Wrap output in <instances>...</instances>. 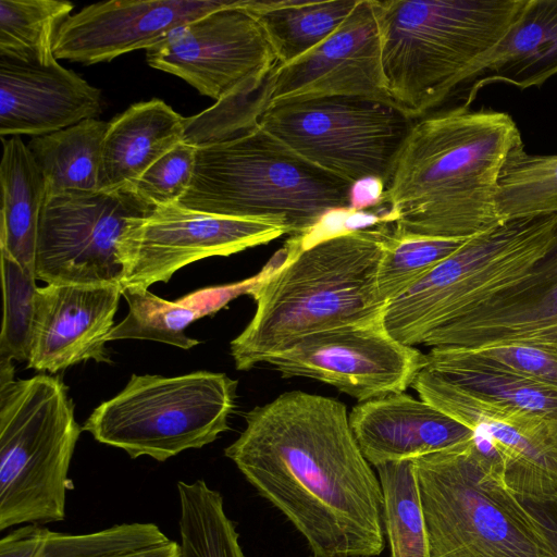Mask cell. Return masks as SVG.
<instances>
[{
  "label": "cell",
  "instance_id": "26",
  "mask_svg": "<svg viewBox=\"0 0 557 557\" xmlns=\"http://www.w3.org/2000/svg\"><path fill=\"white\" fill-rule=\"evenodd\" d=\"M357 3L358 0H244L243 8L261 27L278 65H285L331 36Z\"/></svg>",
  "mask_w": 557,
  "mask_h": 557
},
{
  "label": "cell",
  "instance_id": "21",
  "mask_svg": "<svg viewBox=\"0 0 557 557\" xmlns=\"http://www.w3.org/2000/svg\"><path fill=\"white\" fill-rule=\"evenodd\" d=\"M349 423L370 465L413 460L459 446L473 431L436 407L405 393L358 403Z\"/></svg>",
  "mask_w": 557,
  "mask_h": 557
},
{
  "label": "cell",
  "instance_id": "32",
  "mask_svg": "<svg viewBox=\"0 0 557 557\" xmlns=\"http://www.w3.org/2000/svg\"><path fill=\"white\" fill-rule=\"evenodd\" d=\"M178 543L150 522L115 524L85 534L50 531L38 557H177Z\"/></svg>",
  "mask_w": 557,
  "mask_h": 557
},
{
  "label": "cell",
  "instance_id": "30",
  "mask_svg": "<svg viewBox=\"0 0 557 557\" xmlns=\"http://www.w3.org/2000/svg\"><path fill=\"white\" fill-rule=\"evenodd\" d=\"M374 468L383 494L382 515L391 557H430L414 461H392Z\"/></svg>",
  "mask_w": 557,
  "mask_h": 557
},
{
  "label": "cell",
  "instance_id": "19",
  "mask_svg": "<svg viewBox=\"0 0 557 557\" xmlns=\"http://www.w3.org/2000/svg\"><path fill=\"white\" fill-rule=\"evenodd\" d=\"M121 296L120 284L38 287L27 367L55 373L89 359L111 362L104 339Z\"/></svg>",
  "mask_w": 557,
  "mask_h": 557
},
{
  "label": "cell",
  "instance_id": "38",
  "mask_svg": "<svg viewBox=\"0 0 557 557\" xmlns=\"http://www.w3.org/2000/svg\"><path fill=\"white\" fill-rule=\"evenodd\" d=\"M49 532L35 523L10 532L0 541V557H38Z\"/></svg>",
  "mask_w": 557,
  "mask_h": 557
},
{
  "label": "cell",
  "instance_id": "12",
  "mask_svg": "<svg viewBox=\"0 0 557 557\" xmlns=\"http://www.w3.org/2000/svg\"><path fill=\"white\" fill-rule=\"evenodd\" d=\"M244 0L183 24L146 50L150 66L216 101L258 91L278 64Z\"/></svg>",
  "mask_w": 557,
  "mask_h": 557
},
{
  "label": "cell",
  "instance_id": "34",
  "mask_svg": "<svg viewBox=\"0 0 557 557\" xmlns=\"http://www.w3.org/2000/svg\"><path fill=\"white\" fill-rule=\"evenodd\" d=\"M468 238L395 236L389 225L377 271L382 301L399 297L437 264L457 251Z\"/></svg>",
  "mask_w": 557,
  "mask_h": 557
},
{
  "label": "cell",
  "instance_id": "28",
  "mask_svg": "<svg viewBox=\"0 0 557 557\" xmlns=\"http://www.w3.org/2000/svg\"><path fill=\"white\" fill-rule=\"evenodd\" d=\"M108 126L109 122L89 119L29 140L27 147L44 176L47 196L99 191Z\"/></svg>",
  "mask_w": 557,
  "mask_h": 557
},
{
  "label": "cell",
  "instance_id": "10",
  "mask_svg": "<svg viewBox=\"0 0 557 557\" xmlns=\"http://www.w3.org/2000/svg\"><path fill=\"white\" fill-rule=\"evenodd\" d=\"M413 123L398 108L357 97H320L265 110L258 125L312 165L354 185L387 184Z\"/></svg>",
  "mask_w": 557,
  "mask_h": 557
},
{
  "label": "cell",
  "instance_id": "27",
  "mask_svg": "<svg viewBox=\"0 0 557 557\" xmlns=\"http://www.w3.org/2000/svg\"><path fill=\"white\" fill-rule=\"evenodd\" d=\"M424 369L499 404L557 420V387L483 362L456 348H431Z\"/></svg>",
  "mask_w": 557,
  "mask_h": 557
},
{
  "label": "cell",
  "instance_id": "8",
  "mask_svg": "<svg viewBox=\"0 0 557 557\" xmlns=\"http://www.w3.org/2000/svg\"><path fill=\"white\" fill-rule=\"evenodd\" d=\"M557 214L503 221L468 238L417 284L387 302L384 325L398 342L423 345L458 320L522 281L548 250Z\"/></svg>",
  "mask_w": 557,
  "mask_h": 557
},
{
  "label": "cell",
  "instance_id": "31",
  "mask_svg": "<svg viewBox=\"0 0 557 557\" xmlns=\"http://www.w3.org/2000/svg\"><path fill=\"white\" fill-rule=\"evenodd\" d=\"M73 8L62 0H1L0 55L40 64L57 61L55 35Z\"/></svg>",
  "mask_w": 557,
  "mask_h": 557
},
{
  "label": "cell",
  "instance_id": "5",
  "mask_svg": "<svg viewBox=\"0 0 557 557\" xmlns=\"http://www.w3.org/2000/svg\"><path fill=\"white\" fill-rule=\"evenodd\" d=\"M352 185L307 162L258 124L197 148L177 205L205 213L278 223L308 236L332 211L351 209Z\"/></svg>",
  "mask_w": 557,
  "mask_h": 557
},
{
  "label": "cell",
  "instance_id": "37",
  "mask_svg": "<svg viewBox=\"0 0 557 557\" xmlns=\"http://www.w3.org/2000/svg\"><path fill=\"white\" fill-rule=\"evenodd\" d=\"M456 349L506 371L557 387V351L553 349L523 343Z\"/></svg>",
  "mask_w": 557,
  "mask_h": 557
},
{
  "label": "cell",
  "instance_id": "11",
  "mask_svg": "<svg viewBox=\"0 0 557 557\" xmlns=\"http://www.w3.org/2000/svg\"><path fill=\"white\" fill-rule=\"evenodd\" d=\"M152 206L133 189L70 191L46 197L35 258L36 280L47 284H120L122 234Z\"/></svg>",
  "mask_w": 557,
  "mask_h": 557
},
{
  "label": "cell",
  "instance_id": "20",
  "mask_svg": "<svg viewBox=\"0 0 557 557\" xmlns=\"http://www.w3.org/2000/svg\"><path fill=\"white\" fill-rule=\"evenodd\" d=\"M101 92L60 65L0 55L1 136H42L97 119Z\"/></svg>",
  "mask_w": 557,
  "mask_h": 557
},
{
  "label": "cell",
  "instance_id": "36",
  "mask_svg": "<svg viewBox=\"0 0 557 557\" xmlns=\"http://www.w3.org/2000/svg\"><path fill=\"white\" fill-rule=\"evenodd\" d=\"M196 152V147L180 143L141 174L134 191L152 207L177 203L193 180Z\"/></svg>",
  "mask_w": 557,
  "mask_h": 557
},
{
  "label": "cell",
  "instance_id": "6",
  "mask_svg": "<svg viewBox=\"0 0 557 557\" xmlns=\"http://www.w3.org/2000/svg\"><path fill=\"white\" fill-rule=\"evenodd\" d=\"M413 461L430 557H550L542 527L473 437Z\"/></svg>",
  "mask_w": 557,
  "mask_h": 557
},
{
  "label": "cell",
  "instance_id": "13",
  "mask_svg": "<svg viewBox=\"0 0 557 557\" xmlns=\"http://www.w3.org/2000/svg\"><path fill=\"white\" fill-rule=\"evenodd\" d=\"M286 230L278 223L199 212L177 203L154 207L128 221L120 244L122 288L168 283L195 261L268 244Z\"/></svg>",
  "mask_w": 557,
  "mask_h": 557
},
{
  "label": "cell",
  "instance_id": "7",
  "mask_svg": "<svg viewBox=\"0 0 557 557\" xmlns=\"http://www.w3.org/2000/svg\"><path fill=\"white\" fill-rule=\"evenodd\" d=\"M83 428L60 376L0 382V530L65 517L69 470Z\"/></svg>",
  "mask_w": 557,
  "mask_h": 557
},
{
  "label": "cell",
  "instance_id": "33",
  "mask_svg": "<svg viewBox=\"0 0 557 557\" xmlns=\"http://www.w3.org/2000/svg\"><path fill=\"white\" fill-rule=\"evenodd\" d=\"M497 209L502 221L557 214V154L516 148L499 178Z\"/></svg>",
  "mask_w": 557,
  "mask_h": 557
},
{
  "label": "cell",
  "instance_id": "15",
  "mask_svg": "<svg viewBox=\"0 0 557 557\" xmlns=\"http://www.w3.org/2000/svg\"><path fill=\"white\" fill-rule=\"evenodd\" d=\"M282 377L327 383L359 403L405 393L425 366V354L394 338L384 315L304 337L271 357Z\"/></svg>",
  "mask_w": 557,
  "mask_h": 557
},
{
  "label": "cell",
  "instance_id": "16",
  "mask_svg": "<svg viewBox=\"0 0 557 557\" xmlns=\"http://www.w3.org/2000/svg\"><path fill=\"white\" fill-rule=\"evenodd\" d=\"M381 33L374 0H358L341 26L315 48L265 81L267 109L312 98L357 97L397 106L382 70Z\"/></svg>",
  "mask_w": 557,
  "mask_h": 557
},
{
  "label": "cell",
  "instance_id": "25",
  "mask_svg": "<svg viewBox=\"0 0 557 557\" xmlns=\"http://www.w3.org/2000/svg\"><path fill=\"white\" fill-rule=\"evenodd\" d=\"M0 252L35 273L38 228L47 190L20 136L2 138Z\"/></svg>",
  "mask_w": 557,
  "mask_h": 557
},
{
  "label": "cell",
  "instance_id": "29",
  "mask_svg": "<svg viewBox=\"0 0 557 557\" xmlns=\"http://www.w3.org/2000/svg\"><path fill=\"white\" fill-rule=\"evenodd\" d=\"M180 542L177 557H245L222 495L199 479L177 482Z\"/></svg>",
  "mask_w": 557,
  "mask_h": 557
},
{
  "label": "cell",
  "instance_id": "17",
  "mask_svg": "<svg viewBox=\"0 0 557 557\" xmlns=\"http://www.w3.org/2000/svg\"><path fill=\"white\" fill-rule=\"evenodd\" d=\"M234 0H111L84 7L60 25L55 59L108 62L149 49L172 29L228 7Z\"/></svg>",
  "mask_w": 557,
  "mask_h": 557
},
{
  "label": "cell",
  "instance_id": "4",
  "mask_svg": "<svg viewBox=\"0 0 557 557\" xmlns=\"http://www.w3.org/2000/svg\"><path fill=\"white\" fill-rule=\"evenodd\" d=\"M386 89L411 120L466 84L507 34L525 0H374Z\"/></svg>",
  "mask_w": 557,
  "mask_h": 557
},
{
  "label": "cell",
  "instance_id": "39",
  "mask_svg": "<svg viewBox=\"0 0 557 557\" xmlns=\"http://www.w3.org/2000/svg\"><path fill=\"white\" fill-rule=\"evenodd\" d=\"M523 503L542 527L550 557H557V497L545 503Z\"/></svg>",
  "mask_w": 557,
  "mask_h": 557
},
{
  "label": "cell",
  "instance_id": "40",
  "mask_svg": "<svg viewBox=\"0 0 557 557\" xmlns=\"http://www.w3.org/2000/svg\"><path fill=\"white\" fill-rule=\"evenodd\" d=\"M384 184L376 178H366L352 185L350 191L351 209L364 212L380 206Z\"/></svg>",
  "mask_w": 557,
  "mask_h": 557
},
{
  "label": "cell",
  "instance_id": "24",
  "mask_svg": "<svg viewBox=\"0 0 557 557\" xmlns=\"http://www.w3.org/2000/svg\"><path fill=\"white\" fill-rule=\"evenodd\" d=\"M256 278L203 287L174 301L163 299L149 289L122 288L128 312L122 322L114 325L104 341L148 339L189 349L198 345L199 341L186 335L187 326L200 318L215 313L238 295L249 294Z\"/></svg>",
  "mask_w": 557,
  "mask_h": 557
},
{
  "label": "cell",
  "instance_id": "23",
  "mask_svg": "<svg viewBox=\"0 0 557 557\" xmlns=\"http://www.w3.org/2000/svg\"><path fill=\"white\" fill-rule=\"evenodd\" d=\"M185 117L153 98L109 122L102 144L99 190L132 187L158 159L184 141Z\"/></svg>",
  "mask_w": 557,
  "mask_h": 557
},
{
  "label": "cell",
  "instance_id": "3",
  "mask_svg": "<svg viewBox=\"0 0 557 557\" xmlns=\"http://www.w3.org/2000/svg\"><path fill=\"white\" fill-rule=\"evenodd\" d=\"M389 224L344 231L309 245L293 238L292 253L257 276L256 311L231 342L237 370L247 371L304 337L384 315L377 271Z\"/></svg>",
  "mask_w": 557,
  "mask_h": 557
},
{
  "label": "cell",
  "instance_id": "35",
  "mask_svg": "<svg viewBox=\"0 0 557 557\" xmlns=\"http://www.w3.org/2000/svg\"><path fill=\"white\" fill-rule=\"evenodd\" d=\"M3 320L0 333V359L27 361L30 354L35 312V273L1 253Z\"/></svg>",
  "mask_w": 557,
  "mask_h": 557
},
{
  "label": "cell",
  "instance_id": "14",
  "mask_svg": "<svg viewBox=\"0 0 557 557\" xmlns=\"http://www.w3.org/2000/svg\"><path fill=\"white\" fill-rule=\"evenodd\" d=\"M411 386L419 398L490 440L506 485L522 502L557 497V420L491 400L424 368Z\"/></svg>",
  "mask_w": 557,
  "mask_h": 557
},
{
  "label": "cell",
  "instance_id": "2",
  "mask_svg": "<svg viewBox=\"0 0 557 557\" xmlns=\"http://www.w3.org/2000/svg\"><path fill=\"white\" fill-rule=\"evenodd\" d=\"M523 145L506 112L462 104L414 120L377 208L395 236L470 238L502 223L499 178Z\"/></svg>",
  "mask_w": 557,
  "mask_h": 557
},
{
  "label": "cell",
  "instance_id": "18",
  "mask_svg": "<svg viewBox=\"0 0 557 557\" xmlns=\"http://www.w3.org/2000/svg\"><path fill=\"white\" fill-rule=\"evenodd\" d=\"M523 343L557 351V227L546 253L512 287L434 331L431 348Z\"/></svg>",
  "mask_w": 557,
  "mask_h": 557
},
{
  "label": "cell",
  "instance_id": "1",
  "mask_svg": "<svg viewBox=\"0 0 557 557\" xmlns=\"http://www.w3.org/2000/svg\"><path fill=\"white\" fill-rule=\"evenodd\" d=\"M245 421L225 456L302 534L314 557L382 553V488L345 404L292 391L256 406Z\"/></svg>",
  "mask_w": 557,
  "mask_h": 557
},
{
  "label": "cell",
  "instance_id": "9",
  "mask_svg": "<svg viewBox=\"0 0 557 557\" xmlns=\"http://www.w3.org/2000/svg\"><path fill=\"white\" fill-rule=\"evenodd\" d=\"M236 387L237 381L220 372L132 374L119 394L94 409L83 430L131 458L165 461L230 429Z\"/></svg>",
  "mask_w": 557,
  "mask_h": 557
},
{
  "label": "cell",
  "instance_id": "22",
  "mask_svg": "<svg viewBox=\"0 0 557 557\" xmlns=\"http://www.w3.org/2000/svg\"><path fill=\"white\" fill-rule=\"evenodd\" d=\"M557 74V0H525L503 39L470 69L475 81L465 104L478 90L505 83L521 90L537 87Z\"/></svg>",
  "mask_w": 557,
  "mask_h": 557
}]
</instances>
